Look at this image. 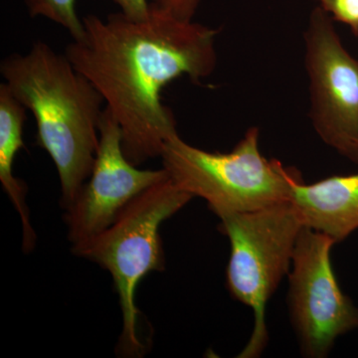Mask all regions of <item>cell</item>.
Masks as SVG:
<instances>
[{"label": "cell", "mask_w": 358, "mask_h": 358, "mask_svg": "<svg viewBox=\"0 0 358 358\" xmlns=\"http://www.w3.org/2000/svg\"><path fill=\"white\" fill-rule=\"evenodd\" d=\"M334 21L317 6L303 33L310 117L320 140L358 164V59L345 48Z\"/></svg>", "instance_id": "cell-7"}, {"label": "cell", "mask_w": 358, "mask_h": 358, "mask_svg": "<svg viewBox=\"0 0 358 358\" xmlns=\"http://www.w3.org/2000/svg\"><path fill=\"white\" fill-rule=\"evenodd\" d=\"M26 109L10 93L6 84L0 85V181L16 210L20 213L23 230V249L31 251L36 235L30 223L25 203L26 187L13 174L16 154L23 143V126Z\"/></svg>", "instance_id": "cell-10"}, {"label": "cell", "mask_w": 358, "mask_h": 358, "mask_svg": "<svg viewBox=\"0 0 358 358\" xmlns=\"http://www.w3.org/2000/svg\"><path fill=\"white\" fill-rule=\"evenodd\" d=\"M83 24V35L66 47V57L107 103L127 159L138 166L160 157L166 141L178 134L162 91L179 77L199 83L210 76L217 64L218 30L152 4L145 20L120 11L106 18L89 14Z\"/></svg>", "instance_id": "cell-1"}, {"label": "cell", "mask_w": 358, "mask_h": 358, "mask_svg": "<svg viewBox=\"0 0 358 358\" xmlns=\"http://www.w3.org/2000/svg\"><path fill=\"white\" fill-rule=\"evenodd\" d=\"M219 219V230L231 245L227 288L254 315L251 336L238 357H259L268 341L266 307L284 275H289L303 224L291 200Z\"/></svg>", "instance_id": "cell-5"}, {"label": "cell", "mask_w": 358, "mask_h": 358, "mask_svg": "<svg viewBox=\"0 0 358 358\" xmlns=\"http://www.w3.org/2000/svg\"><path fill=\"white\" fill-rule=\"evenodd\" d=\"M334 21L343 23L358 35V0H317Z\"/></svg>", "instance_id": "cell-12"}, {"label": "cell", "mask_w": 358, "mask_h": 358, "mask_svg": "<svg viewBox=\"0 0 358 358\" xmlns=\"http://www.w3.org/2000/svg\"><path fill=\"white\" fill-rule=\"evenodd\" d=\"M258 128H250L232 152H210L185 143L178 134L162 148V167L174 185L206 200L218 217L289 201L301 173L259 148Z\"/></svg>", "instance_id": "cell-4"}, {"label": "cell", "mask_w": 358, "mask_h": 358, "mask_svg": "<svg viewBox=\"0 0 358 358\" xmlns=\"http://www.w3.org/2000/svg\"><path fill=\"white\" fill-rule=\"evenodd\" d=\"M192 199L169 176L141 193L109 228L72 248L73 253L98 264L112 275L122 317L117 352L124 357H140L145 350L134 299L141 280L150 272L164 270L166 265L160 225Z\"/></svg>", "instance_id": "cell-3"}, {"label": "cell", "mask_w": 358, "mask_h": 358, "mask_svg": "<svg viewBox=\"0 0 358 358\" xmlns=\"http://www.w3.org/2000/svg\"><path fill=\"white\" fill-rule=\"evenodd\" d=\"M334 239L303 226L289 272L288 303L301 355L324 358L339 336L358 329V308L339 287Z\"/></svg>", "instance_id": "cell-6"}, {"label": "cell", "mask_w": 358, "mask_h": 358, "mask_svg": "<svg viewBox=\"0 0 358 358\" xmlns=\"http://www.w3.org/2000/svg\"><path fill=\"white\" fill-rule=\"evenodd\" d=\"M100 141L88 180L66 209L72 248L109 228L122 210L150 186L169 178L166 169H138L122 150L121 128L106 106L99 124Z\"/></svg>", "instance_id": "cell-8"}, {"label": "cell", "mask_w": 358, "mask_h": 358, "mask_svg": "<svg viewBox=\"0 0 358 358\" xmlns=\"http://www.w3.org/2000/svg\"><path fill=\"white\" fill-rule=\"evenodd\" d=\"M292 203L306 227L341 243L358 230V173L306 185L294 181Z\"/></svg>", "instance_id": "cell-9"}, {"label": "cell", "mask_w": 358, "mask_h": 358, "mask_svg": "<svg viewBox=\"0 0 358 358\" xmlns=\"http://www.w3.org/2000/svg\"><path fill=\"white\" fill-rule=\"evenodd\" d=\"M150 3L178 20L192 21L199 8L200 0H152Z\"/></svg>", "instance_id": "cell-13"}, {"label": "cell", "mask_w": 358, "mask_h": 358, "mask_svg": "<svg viewBox=\"0 0 358 358\" xmlns=\"http://www.w3.org/2000/svg\"><path fill=\"white\" fill-rule=\"evenodd\" d=\"M24 3L31 17H44L62 26L73 40L83 35V18L78 15L76 0H24Z\"/></svg>", "instance_id": "cell-11"}, {"label": "cell", "mask_w": 358, "mask_h": 358, "mask_svg": "<svg viewBox=\"0 0 358 358\" xmlns=\"http://www.w3.org/2000/svg\"><path fill=\"white\" fill-rule=\"evenodd\" d=\"M0 73L14 98L34 117L37 145L55 164L66 210L91 176L105 100L65 54L45 42H34L27 53L7 56Z\"/></svg>", "instance_id": "cell-2"}, {"label": "cell", "mask_w": 358, "mask_h": 358, "mask_svg": "<svg viewBox=\"0 0 358 358\" xmlns=\"http://www.w3.org/2000/svg\"><path fill=\"white\" fill-rule=\"evenodd\" d=\"M121 9V13L131 20H147L150 13L148 0H112Z\"/></svg>", "instance_id": "cell-14"}]
</instances>
